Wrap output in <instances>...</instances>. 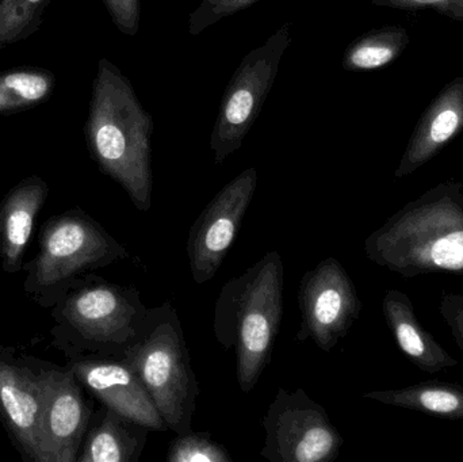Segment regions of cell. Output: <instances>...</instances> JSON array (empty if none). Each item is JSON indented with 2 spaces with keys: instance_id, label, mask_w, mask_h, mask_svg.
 Listing matches in <instances>:
<instances>
[{
  "instance_id": "cell-1",
  "label": "cell",
  "mask_w": 463,
  "mask_h": 462,
  "mask_svg": "<svg viewBox=\"0 0 463 462\" xmlns=\"http://www.w3.org/2000/svg\"><path fill=\"white\" fill-rule=\"evenodd\" d=\"M364 252L404 278L463 276L462 182H442L408 203L366 239Z\"/></svg>"
},
{
  "instance_id": "cell-2",
  "label": "cell",
  "mask_w": 463,
  "mask_h": 462,
  "mask_svg": "<svg viewBox=\"0 0 463 462\" xmlns=\"http://www.w3.org/2000/svg\"><path fill=\"white\" fill-rule=\"evenodd\" d=\"M154 122L132 84L108 59L98 61L84 135L99 170L129 195L136 209L152 206Z\"/></svg>"
},
{
  "instance_id": "cell-3",
  "label": "cell",
  "mask_w": 463,
  "mask_h": 462,
  "mask_svg": "<svg viewBox=\"0 0 463 462\" xmlns=\"http://www.w3.org/2000/svg\"><path fill=\"white\" fill-rule=\"evenodd\" d=\"M285 266L269 251L222 288L214 306L213 331L220 346L236 354V377L250 393L271 361L283 317Z\"/></svg>"
},
{
  "instance_id": "cell-4",
  "label": "cell",
  "mask_w": 463,
  "mask_h": 462,
  "mask_svg": "<svg viewBox=\"0 0 463 462\" xmlns=\"http://www.w3.org/2000/svg\"><path fill=\"white\" fill-rule=\"evenodd\" d=\"M52 346L65 358L122 360L140 333L148 308L135 287L80 277L52 306Z\"/></svg>"
},
{
  "instance_id": "cell-5",
  "label": "cell",
  "mask_w": 463,
  "mask_h": 462,
  "mask_svg": "<svg viewBox=\"0 0 463 462\" xmlns=\"http://www.w3.org/2000/svg\"><path fill=\"white\" fill-rule=\"evenodd\" d=\"M121 361L137 374L168 429L176 436L190 433L201 390L173 304L148 308Z\"/></svg>"
},
{
  "instance_id": "cell-6",
  "label": "cell",
  "mask_w": 463,
  "mask_h": 462,
  "mask_svg": "<svg viewBox=\"0 0 463 462\" xmlns=\"http://www.w3.org/2000/svg\"><path fill=\"white\" fill-rule=\"evenodd\" d=\"M128 257L124 244L86 212H62L41 228L37 255L24 266V293L38 306L51 309L80 277Z\"/></svg>"
},
{
  "instance_id": "cell-7",
  "label": "cell",
  "mask_w": 463,
  "mask_h": 462,
  "mask_svg": "<svg viewBox=\"0 0 463 462\" xmlns=\"http://www.w3.org/2000/svg\"><path fill=\"white\" fill-rule=\"evenodd\" d=\"M290 24H283L266 42L250 51L231 79L211 136L216 165H222L241 148L272 89L280 60L290 45Z\"/></svg>"
},
{
  "instance_id": "cell-8",
  "label": "cell",
  "mask_w": 463,
  "mask_h": 462,
  "mask_svg": "<svg viewBox=\"0 0 463 462\" xmlns=\"http://www.w3.org/2000/svg\"><path fill=\"white\" fill-rule=\"evenodd\" d=\"M261 423L266 437L260 456L271 462H332L345 444L326 409L301 388H279Z\"/></svg>"
},
{
  "instance_id": "cell-9",
  "label": "cell",
  "mask_w": 463,
  "mask_h": 462,
  "mask_svg": "<svg viewBox=\"0 0 463 462\" xmlns=\"http://www.w3.org/2000/svg\"><path fill=\"white\" fill-rule=\"evenodd\" d=\"M297 300L301 314L297 341H312L326 353L347 336L362 312L355 284L334 257L302 276Z\"/></svg>"
},
{
  "instance_id": "cell-10",
  "label": "cell",
  "mask_w": 463,
  "mask_h": 462,
  "mask_svg": "<svg viewBox=\"0 0 463 462\" xmlns=\"http://www.w3.org/2000/svg\"><path fill=\"white\" fill-rule=\"evenodd\" d=\"M43 360L0 347V420L24 460L43 462Z\"/></svg>"
},
{
  "instance_id": "cell-11",
  "label": "cell",
  "mask_w": 463,
  "mask_h": 462,
  "mask_svg": "<svg viewBox=\"0 0 463 462\" xmlns=\"http://www.w3.org/2000/svg\"><path fill=\"white\" fill-rule=\"evenodd\" d=\"M256 184L258 171L247 168L228 182L195 220L186 246L195 284H206L219 273L252 203Z\"/></svg>"
},
{
  "instance_id": "cell-12",
  "label": "cell",
  "mask_w": 463,
  "mask_h": 462,
  "mask_svg": "<svg viewBox=\"0 0 463 462\" xmlns=\"http://www.w3.org/2000/svg\"><path fill=\"white\" fill-rule=\"evenodd\" d=\"M43 369L46 396L41 426L43 462H76L95 414L92 401L67 365L43 361Z\"/></svg>"
},
{
  "instance_id": "cell-13",
  "label": "cell",
  "mask_w": 463,
  "mask_h": 462,
  "mask_svg": "<svg viewBox=\"0 0 463 462\" xmlns=\"http://www.w3.org/2000/svg\"><path fill=\"white\" fill-rule=\"evenodd\" d=\"M65 365L102 406L151 431L170 430L143 382L124 361L75 357L67 358Z\"/></svg>"
},
{
  "instance_id": "cell-14",
  "label": "cell",
  "mask_w": 463,
  "mask_h": 462,
  "mask_svg": "<svg viewBox=\"0 0 463 462\" xmlns=\"http://www.w3.org/2000/svg\"><path fill=\"white\" fill-rule=\"evenodd\" d=\"M463 130V76L449 81L427 108L408 141L394 178L412 175Z\"/></svg>"
},
{
  "instance_id": "cell-15",
  "label": "cell",
  "mask_w": 463,
  "mask_h": 462,
  "mask_svg": "<svg viewBox=\"0 0 463 462\" xmlns=\"http://www.w3.org/2000/svg\"><path fill=\"white\" fill-rule=\"evenodd\" d=\"M48 195V184L32 175L14 186L0 203V263L5 273L24 270V251Z\"/></svg>"
},
{
  "instance_id": "cell-16",
  "label": "cell",
  "mask_w": 463,
  "mask_h": 462,
  "mask_svg": "<svg viewBox=\"0 0 463 462\" xmlns=\"http://www.w3.org/2000/svg\"><path fill=\"white\" fill-rule=\"evenodd\" d=\"M383 312L397 346L416 368L434 374L458 365V361L423 327L410 296L389 289L383 298Z\"/></svg>"
},
{
  "instance_id": "cell-17",
  "label": "cell",
  "mask_w": 463,
  "mask_h": 462,
  "mask_svg": "<svg viewBox=\"0 0 463 462\" xmlns=\"http://www.w3.org/2000/svg\"><path fill=\"white\" fill-rule=\"evenodd\" d=\"M149 431L103 406L92 417L76 462H138Z\"/></svg>"
},
{
  "instance_id": "cell-18",
  "label": "cell",
  "mask_w": 463,
  "mask_h": 462,
  "mask_svg": "<svg viewBox=\"0 0 463 462\" xmlns=\"http://www.w3.org/2000/svg\"><path fill=\"white\" fill-rule=\"evenodd\" d=\"M364 398L443 420H463V387L454 382L431 380L397 390L374 391L364 393Z\"/></svg>"
},
{
  "instance_id": "cell-19",
  "label": "cell",
  "mask_w": 463,
  "mask_h": 462,
  "mask_svg": "<svg viewBox=\"0 0 463 462\" xmlns=\"http://www.w3.org/2000/svg\"><path fill=\"white\" fill-rule=\"evenodd\" d=\"M411 35L404 27L385 26L372 30L350 43L343 56L345 71H374L392 64L408 48Z\"/></svg>"
},
{
  "instance_id": "cell-20",
  "label": "cell",
  "mask_w": 463,
  "mask_h": 462,
  "mask_svg": "<svg viewBox=\"0 0 463 462\" xmlns=\"http://www.w3.org/2000/svg\"><path fill=\"white\" fill-rule=\"evenodd\" d=\"M56 81V75L45 68L22 67L0 72V114L21 113L46 102Z\"/></svg>"
},
{
  "instance_id": "cell-21",
  "label": "cell",
  "mask_w": 463,
  "mask_h": 462,
  "mask_svg": "<svg viewBox=\"0 0 463 462\" xmlns=\"http://www.w3.org/2000/svg\"><path fill=\"white\" fill-rule=\"evenodd\" d=\"M53 0H0V51L32 37Z\"/></svg>"
},
{
  "instance_id": "cell-22",
  "label": "cell",
  "mask_w": 463,
  "mask_h": 462,
  "mask_svg": "<svg viewBox=\"0 0 463 462\" xmlns=\"http://www.w3.org/2000/svg\"><path fill=\"white\" fill-rule=\"evenodd\" d=\"M168 462H233L224 445L214 441L208 431L176 436L167 453Z\"/></svg>"
},
{
  "instance_id": "cell-23",
  "label": "cell",
  "mask_w": 463,
  "mask_h": 462,
  "mask_svg": "<svg viewBox=\"0 0 463 462\" xmlns=\"http://www.w3.org/2000/svg\"><path fill=\"white\" fill-rule=\"evenodd\" d=\"M258 0H201L189 18V33L198 35L217 22L252 5Z\"/></svg>"
},
{
  "instance_id": "cell-24",
  "label": "cell",
  "mask_w": 463,
  "mask_h": 462,
  "mask_svg": "<svg viewBox=\"0 0 463 462\" xmlns=\"http://www.w3.org/2000/svg\"><path fill=\"white\" fill-rule=\"evenodd\" d=\"M122 34L136 35L140 27V0H103Z\"/></svg>"
},
{
  "instance_id": "cell-25",
  "label": "cell",
  "mask_w": 463,
  "mask_h": 462,
  "mask_svg": "<svg viewBox=\"0 0 463 462\" xmlns=\"http://www.w3.org/2000/svg\"><path fill=\"white\" fill-rule=\"evenodd\" d=\"M439 311L463 353V295L445 293L440 298Z\"/></svg>"
},
{
  "instance_id": "cell-26",
  "label": "cell",
  "mask_w": 463,
  "mask_h": 462,
  "mask_svg": "<svg viewBox=\"0 0 463 462\" xmlns=\"http://www.w3.org/2000/svg\"><path fill=\"white\" fill-rule=\"evenodd\" d=\"M450 0H375L374 5L383 7L399 8L405 11L424 10V8H434L440 13Z\"/></svg>"
},
{
  "instance_id": "cell-27",
  "label": "cell",
  "mask_w": 463,
  "mask_h": 462,
  "mask_svg": "<svg viewBox=\"0 0 463 462\" xmlns=\"http://www.w3.org/2000/svg\"><path fill=\"white\" fill-rule=\"evenodd\" d=\"M439 14L453 19V21L463 22V0H450V3Z\"/></svg>"
},
{
  "instance_id": "cell-28",
  "label": "cell",
  "mask_w": 463,
  "mask_h": 462,
  "mask_svg": "<svg viewBox=\"0 0 463 462\" xmlns=\"http://www.w3.org/2000/svg\"><path fill=\"white\" fill-rule=\"evenodd\" d=\"M370 2L375 3V0H370Z\"/></svg>"
},
{
  "instance_id": "cell-29",
  "label": "cell",
  "mask_w": 463,
  "mask_h": 462,
  "mask_svg": "<svg viewBox=\"0 0 463 462\" xmlns=\"http://www.w3.org/2000/svg\"><path fill=\"white\" fill-rule=\"evenodd\" d=\"M462 184H463V181H462Z\"/></svg>"
}]
</instances>
